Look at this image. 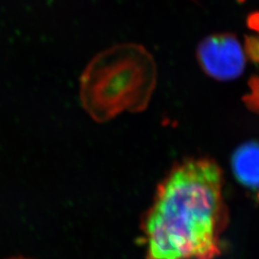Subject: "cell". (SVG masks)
<instances>
[{
  "mask_svg": "<svg viewBox=\"0 0 259 259\" xmlns=\"http://www.w3.org/2000/svg\"><path fill=\"white\" fill-rule=\"evenodd\" d=\"M222 172L212 160L175 167L145 218L147 259H210L216 253Z\"/></svg>",
  "mask_w": 259,
  "mask_h": 259,
  "instance_id": "cell-1",
  "label": "cell"
},
{
  "mask_svg": "<svg viewBox=\"0 0 259 259\" xmlns=\"http://www.w3.org/2000/svg\"><path fill=\"white\" fill-rule=\"evenodd\" d=\"M155 81V61L144 47H110L95 55L80 77L81 106L95 122H107L124 110L142 109Z\"/></svg>",
  "mask_w": 259,
  "mask_h": 259,
  "instance_id": "cell-2",
  "label": "cell"
},
{
  "mask_svg": "<svg viewBox=\"0 0 259 259\" xmlns=\"http://www.w3.org/2000/svg\"><path fill=\"white\" fill-rule=\"evenodd\" d=\"M201 68L210 78L229 81L239 78L245 68V54L238 38L232 34L205 37L197 49Z\"/></svg>",
  "mask_w": 259,
  "mask_h": 259,
  "instance_id": "cell-3",
  "label": "cell"
},
{
  "mask_svg": "<svg viewBox=\"0 0 259 259\" xmlns=\"http://www.w3.org/2000/svg\"><path fill=\"white\" fill-rule=\"evenodd\" d=\"M231 167L243 187L259 190V142L249 141L240 145L232 153Z\"/></svg>",
  "mask_w": 259,
  "mask_h": 259,
  "instance_id": "cell-4",
  "label": "cell"
},
{
  "mask_svg": "<svg viewBox=\"0 0 259 259\" xmlns=\"http://www.w3.org/2000/svg\"><path fill=\"white\" fill-rule=\"evenodd\" d=\"M245 51L250 60L259 63V37H246Z\"/></svg>",
  "mask_w": 259,
  "mask_h": 259,
  "instance_id": "cell-5",
  "label": "cell"
},
{
  "mask_svg": "<svg viewBox=\"0 0 259 259\" xmlns=\"http://www.w3.org/2000/svg\"><path fill=\"white\" fill-rule=\"evenodd\" d=\"M7 259H31V258H27V257H23V256H15V257H10Z\"/></svg>",
  "mask_w": 259,
  "mask_h": 259,
  "instance_id": "cell-6",
  "label": "cell"
}]
</instances>
